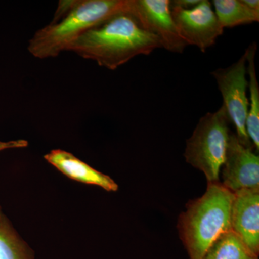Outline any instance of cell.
Wrapping results in <instances>:
<instances>
[{
  "instance_id": "6da1fadb",
  "label": "cell",
  "mask_w": 259,
  "mask_h": 259,
  "mask_svg": "<svg viewBox=\"0 0 259 259\" xmlns=\"http://www.w3.org/2000/svg\"><path fill=\"white\" fill-rule=\"evenodd\" d=\"M128 0L60 1L50 24L34 34L28 50L37 59L56 57L85 32L120 13H127Z\"/></svg>"
},
{
  "instance_id": "7a4b0ae2",
  "label": "cell",
  "mask_w": 259,
  "mask_h": 259,
  "mask_svg": "<svg viewBox=\"0 0 259 259\" xmlns=\"http://www.w3.org/2000/svg\"><path fill=\"white\" fill-rule=\"evenodd\" d=\"M159 48L156 35L141 28L128 13H120L83 33L68 51L115 70L136 56L149 55Z\"/></svg>"
},
{
  "instance_id": "3957f363",
  "label": "cell",
  "mask_w": 259,
  "mask_h": 259,
  "mask_svg": "<svg viewBox=\"0 0 259 259\" xmlns=\"http://www.w3.org/2000/svg\"><path fill=\"white\" fill-rule=\"evenodd\" d=\"M234 193L221 182L208 183L200 198L192 201L181 216L182 241L191 259H202L218 238L231 231Z\"/></svg>"
},
{
  "instance_id": "277c9868",
  "label": "cell",
  "mask_w": 259,
  "mask_h": 259,
  "mask_svg": "<svg viewBox=\"0 0 259 259\" xmlns=\"http://www.w3.org/2000/svg\"><path fill=\"white\" fill-rule=\"evenodd\" d=\"M231 123L222 105L216 112L201 117L193 134L187 140L185 156L192 166L203 172L208 183L219 182L231 132Z\"/></svg>"
},
{
  "instance_id": "5b68a950",
  "label": "cell",
  "mask_w": 259,
  "mask_h": 259,
  "mask_svg": "<svg viewBox=\"0 0 259 259\" xmlns=\"http://www.w3.org/2000/svg\"><path fill=\"white\" fill-rule=\"evenodd\" d=\"M246 54L226 68L212 71L218 89L222 95L223 105L226 108L231 123L236 130V137L243 146L252 147L245 129L249 100L247 97Z\"/></svg>"
},
{
  "instance_id": "8992f818",
  "label": "cell",
  "mask_w": 259,
  "mask_h": 259,
  "mask_svg": "<svg viewBox=\"0 0 259 259\" xmlns=\"http://www.w3.org/2000/svg\"><path fill=\"white\" fill-rule=\"evenodd\" d=\"M127 13L144 30L156 35L166 50L182 54L188 46L172 17L169 0H128Z\"/></svg>"
},
{
  "instance_id": "52a82bcc",
  "label": "cell",
  "mask_w": 259,
  "mask_h": 259,
  "mask_svg": "<svg viewBox=\"0 0 259 259\" xmlns=\"http://www.w3.org/2000/svg\"><path fill=\"white\" fill-rule=\"evenodd\" d=\"M171 12L184 40L187 45L195 46L202 52L212 47L224 31L212 9V3L207 0H201L192 9L171 8Z\"/></svg>"
},
{
  "instance_id": "ba28073f",
  "label": "cell",
  "mask_w": 259,
  "mask_h": 259,
  "mask_svg": "<svg viewBox=\"0 0 259 259\" xmlns=\"http://www.w3.org/2000/svg\"><path fill=\"white\" fill-rule=\"evenodd\" d=\"M222 185L233 192L259 190V157L231 133L222 168Z\"/></svg>"
},
{
  "instance_id": "9c48e42d",
  "label": "cell",
  "mask_w": 259,
  "mask_h": 259,
  "mask_svg": "<svg viewBox=\"0 0 259 259\" xmlns=\"http://www.w3.org/2000/svg\"><path fill=\"white\" fill-rule=\"evenodd\" d=\"M231 230L250 251H259V190L234 193L231 215Z\"/></svg>"
},
{
  "instance_id": "30bf717a",
  "label": "cell",
  "mask_w": 259,
  "mask_h": 259,
  "mask_svg": "<svg viewBox=\"0 0 259 259\" xmlns=\"http://www.w3.org/2000/svg\"><path fill=\"white\" fill-rule=\"evenodd\" d=\"M44 159L71 180L98 186L107 192L118 190V185L112 178L95 169L68 151L52 150L44 156Z\"/></svg>"
},
{
  "instance_id": "8fae6325",
  "label": "cell",
  "mask_w": 259,
  "mask_h": 259,
  "mask_svg": "<svg viewBox=\"0 0 259 259\" xmlns=\"http://www.w3.org/2000/svg\"><path fill=\"white\" fill-rule=\"evenodd\" d=\"M257 44H250L245 50L247 74L249 76L248 88L250 91L249 107L247 116L245 129L250 143L257 151L259 149V84L255 71V59Z\"/></svg>"
},
{
  "instance_id": "7c38bea8",
  "label": "cell",
  "mask_w": 259,
  "mask_h": 259,
  "mask_svg": "<svg viewBox=\"0 0 259 259\" xmlns=\"http://www.w3.org/2000/svg\"><path fill=\"white\" fill-rule=\"evenodd\" d=\"M0 259H35V252L19 235L1 207Z\"/></svg>"
},
{
  "instance_id": "4fadbf2b",
  "label": "cell",
  "mask_w": 259,
  "mask_h": 259,
  "mask_svg": "<svg viewBox=\"0 0 259 259\" xmlns=\"http://www.w3.org/2000/svg\"><path fill=\"white\" fill-rule=\"evenodd\" d=\"M212 5L223 28L258 22L259 13L247 8L241 0H214Z\"/></svg>"
},
{
  "instance_id": "5bb4252c",
  "label": "cell",
  "mask_w": 259,
  "mask_h": 259,
  "mask_svg": "<svg viewBox=\"0 0 259 259\" xmlns=\"http://www.w3.org/2000/svg\"><path fill=\"white\" fill-rule=\"evenodd\" d=\"M202 259H258L232 230L216 240Z\"/></svg>"
},
{
  "instance_id": "9a60e30c",
  "label": "cell",
  "mask_w": 259,
  "mask_h": 259,
  "mask_svg": "<svg viewBox=\"0 0 259 259\" xmlns=\"http://www.w3.org/2000/svg\"><path fill=\"white\" fill-rule=\"evenodd\" d=\"M201 0H174L170 1V8L182 10L192 9L199 4Z\"/></svg>"
},
{
  "instance_id": "2e32d148",
  "label": "cell",
  "mask_w": 259,
  "mask_h": 259,
  "mask_svg": "<svg viewBox=\"0 0 259 259\" xmlns=\"http://www.w3.org/2000/svg\"><path fill=\"white\" fill-rule=\"evenodd\" d=\"M28 146V141L16 140V141H0V151L11 148H25Z\"/></svg>"
},
{
  "instance_id": "e0dca14e",
  "label": "cell",
  "mask_w": 259,
  "mask_h": 259,
  "mask_svg": "<svg viewBox=\"0 0 259 259\" xmlns=\"http://www.w3.org/2000/svg\"><path fill=\"white\" fill-rule=\"evenodd\" d=\"M243 3L250 10H253L255 13H259V1L258 0H241Z\"/></svg>"
}]
</instances>
